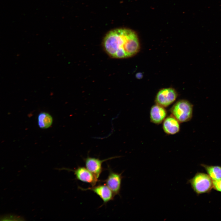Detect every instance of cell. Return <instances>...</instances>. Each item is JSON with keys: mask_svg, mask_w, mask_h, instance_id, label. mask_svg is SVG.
Here are the masks:
<instances>
[{"mask_svg": "<svg viewBox=\"0 0 221 221\" xmlns=\"http://www.w3.org/2000/svg\"><path fill=\"white\" fill-rule=\"evenodd\" d=\"M177 97V93L174 88L171 87L163 88L157 92L155 101L157 104L166 107L174 102Z\"/></svg>", "mask_w": 221, "mask_h": 221, "instance_id": "cell-4", "label": "cell"}, {"mask_svg": "<svg viewBox=\"0 0 221 221\" xmlns=\"http://www.w3.org/2000/svg\"><path fill=\"white\" fill-rule=\"evenodd\" d=\"M179 122L173 115L165 119L163 128L165 132L169 134H174L180 130Z\"/></svg>", "mask_w": 221, "mask_h": 221, "instance_id": "cell-10", "label": "cell"}, {"mask_svg": "<svg viewBox=\"0 0 221 221\" xmlns=\"http://www.w3.org/2000/svg\"><path fill=\"white\" fill-rule=\"evenodd\" d=\"M73 172L77 180L89 184L92 186L95 185L98 182V179L86 167H78Z\"/></svg>", "mask_w": 221, "mask_h": 221, "instance_id": "cell-8", "label": "cell"}, {"mask_svg": "<svg viewBox=\"0 0 221 221\" xmlns=\"http://www.w3.org/2000/svg\"><path fill=\"white\" fill-rule=\"evenodd\" d=\"M118 157L114 156L104 159L100 160L99 158L92 157L88 155L86 158L84 159V160L86 167L98 179L103 171L102 163L107 160Z\"/></svg>", "mask_w": 221, "mask_h": 221, "instance_id": "cell-5", "label": "cell"}, {"mask_svg": "<svg viewBox=\"0 0 221 221\" xmlns=\"http://www.w3.org/2000/svg\"><path fill=\"white\" fill-rule=\"evenodd\" d=\"M79 188L84 191L89 190L92 191L100 197L103 201V204H105L113 200L115 196L106 184L95 185L86 189L81 188Z\"/></svg>", "mask_w": 221, "mask_h": 221, "instance_id": "cell-6", "label": "cell"}, {"mask_svg": "<svg viewBox=\"0 0 221 221\" xmlns=\"http://www.w3.org/2000/svg\"><path fill=\"white\" fill-rule=\"evenodd\" d=\"M212 180H221V166L202 164Z\"/></svg>", "mask_w": 221, "mask_h": 221, "instance_id": "cell-11", "label": "cell"}, {"mask_svg": "<svg viewBox=\"0 0 221 221\" xmlns=\"http://www.w3.org/2000/svg\"><path fill=\"white\" fill-rule=\"evenodd\" d=\"M103 44L107 53L116 59L133 56L138 52L140 47L136 33L126 29H116L108 32L103 40Z\"/></svg>", "mask_w": 221, "mask_h": 221, "instance_id": "cell-1", "label": "cell"}, {"mask_svg": "<svg viewBox=\"0 0 221 221\" xmlns=\"http://www.w3.org/2000/svg\"><path fill=\"white\" fill-rule=\"evenodd\" d=\"M53 121L52 116L45 112L39 114L38 117V124L39 127L42 129H47L52 125Z\"/></svg>", "mask_w": 221, "mask_h": 221, "instance_id": "cell-12", "label": "cell"}, {"mask_svg": "<svg viewBox=\"0 0 221 221\" xmlns=\"http://www.w3.org/2000/svg\"><path fill=\"white\" fill-rule=\"evenodd\" d=\"M189 182L197 194L208 192L213 188L212 180L208 175L204 173H196Z\"/></svg>", "mask_w": 221, "mask_h": 221, "instance_id": "cell-2", "label": "cell"}, {"mask_svg": "<svg viewBox=\"0 0 221 221\" xmlns=\"http://www.w3.org/2000/svg\"><path fill=\"white\" fill-rule=\"evenodd\" d=\"M170 111L172 115L179 122H186L190 120L192 117V106L186 100H180L173 106Z\"/></svg>", "mask_w": 221, "mask_h": 221, "instance_id": "cell-3", "label": "cell"}, {"mask_svg": "<svg viewBox=\"0 0 221 221\" xmlns=\"http://www.w3.org/2000/svg\"><path fill=\"white\" fill-rule=\"evenodd\" d=\"M109 173L107 178L105 180V184L113 192L114 195H119L121 188V173H118L109 169Z\"/></svg>", "mask_w": 221, "mask_h": 221, "instance_id": "cell-7", "label": "cell"}, {"mask_svg": "<svg viewBox=\"0 0 221 221\" xmlns=\"http://www.w3.org/2000/svg\"><path fill=\"white\" fill-rule=\"evenodd\" d=\"M212 181L213 188L218 191L221 192V180Z\"/></svg>", "mask_w": 221, "mask_h": 221, "instance_id": "cell-13", "label": "cell"}, {"mask_svg": "<svg viewBox=\"0 0 221 221\" xmlns=\"http://www.w3.org/2000/svg\"><path fill=\"white\" fill-rule=\"evenodd\" d=\"M166 114L167 112L164 107L156 104L151 108L150 120L155 124H159L165 120Z\"/></svg>", "mask_w": 221, "mask_h": 221, "instance_id": "cell-9", "label": "cell"}]
</instances>
